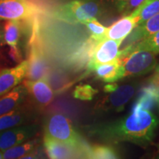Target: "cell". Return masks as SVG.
Returning <instances> with one entry per match:
<instances>
[{"instance_id":"1","label":"cell","mask_w":159,"mask_h":159,"mask_svg":"<svg viewBox=\"0 0 159 159\" xmlns=\"http://www.w3.org/2000/svg\"><path fill=\"white\" fill-rule=\"evenodd\" d=\"M41 20L36 27L40 45L49 62L63 70L77 72L87 69L99 41L85 25H71L51 18Z\"/></svg>"},{"instance_id":"2","label":"cell","mask_w":159,"mask_h":159,"mask_svg":"<svg viewBox=\"0 0 159 159\" xmlns=\"http://www.w3.org/2000/svg\"><path fill=\"white\" fill-rule=\"evenodd\" d=\"M158 125V119L150 110L133 108L128 116L95 125L90 133L105 142H128L146 147L153 140Z\"/></svg>"},{"instance_id":"3","label":"cell","mask_w":159,"mask_h":159,"mask_svg":"<svg viewBox=\"0 0 159 159\" xmlns=\"http://www.w3.org/2000/svg\"><path fill=\"white\" fill-rule=\"evenodd\" d=\"M102 11V4L99 0H71L48 10L45 15L63 22L77 25L97 18Z\"/></svg>"},{"instance_id":"4","label":"cell","mask_w":159,"mask_h":159,"mask_svg":"<svg viewBox=\"0 0 159 159\" xmlns=\"http://www.w3.org/2000/svg\"><path fill=\"white\" fill-rule=\"evenodd\" d=\"M156 54L148 49H137L128 44L119 52L121 63V79L141 76L148 74L156 68Z\"/></svg>"},{"instance_id":"5","label":"cell","mask_w":159,"mask_h":159,"mask_svg":"<svg viewBox=\"0 0 159 159\" xmlns=\"http://www.w3.org/2000/svg\"><path fill=\"white\" fill-rule=\"evenodd\" d=\"M44 136L80 149L84 153L89 148L87 144L73 126L72 122L68 117L60 114H52L46 119L44 122Z\"/></svg>"},{"instance_id":"6","label":"cell","mask_w":159,"mask_h":159,"mask_svg":"<svg viewBox=\"0 0 159 159\" xmlns=\"http://www.w3.org/2000/svg\"><path fill=\"white\" fill-rule=\"evenodd\" d=\"M47 11L37 0H0V20L30 21Z\"/></svg>"},{"instance_id":"7","label":"cell","mask_w":159,"mask_h":159,"mask_svg":"<svg viewBox=\"0 0 159 159\" xmlns=\"http://www.w3.org/2000/svg\"><path fill=\"white\" fill-rule=\"evenodd\" d=\"M29 46V55L27 59L28 67L26 80H38L48 78L51 71V63L40 45L35 30H32Z\"/></svg>"},{"instance_id":"8","label":"cell","mask_w":159,"mask_h":159,"mask_svg":"<svg viewBox=\"0 0 159 159\" xmlns=\"http://www.w3.org/2000/svg\"><path fill=\"white\" fill-rule=\"evenodd\" d=\"M136 85L126 84L118 86L116 90L109 92V94L102 99L97 105L96 110L100 111H114L120 112L125 105L134 97L136 92Z\"/></svg>"},{"instance_id":"9","label":"cell","mask_w":159,"mask_h":159,"mask_svg":"<svg viewBox=\"0 0 159 159\" xmlns=\"http://www.w3.org/2000/svg\"><path fill=\"white\" fill-rule=\"evenodd\" d=\"M122 41V40L110 39H105L99 41L87 66L88 71H94L98 66L111 62L118 58L120 52L119 50V47Z\"/></svg>"},{"instance_id":"10","label":"cell","mask_w":159,"mask_h":159,"mask_svg":"<svg viewBox=\"0 0 159 159\" xmlns=\"http://www.w3.org/2000/svg\"><path fill=\"white\" fill-rule=\"evenodd\" d=\"M37 125H21L0 132V150L4 151L15 145L27 142L38 132Z\"/></svg>"},{"instance_id":"11","label":"cell","mask_w":159,"mask_h":159,"mask_svg":"<svg viewBox=\"0 0 159 159\" xmlns=\"http://www.w3.org/2000/svg\"><path fill=\"white\" fill-rule=\"evenodd\" d=\"M28 61H22L13 68L0 70V97L8 93L23 81L27 75Z\"/></svg>"},{"instance_id":"12","label":"cell","mask_w":159,"mask_h":159,"mask_svg":"<svg viewBox=\"0 0 159 159\" xmlns=\"http://www.w3.org/2000/svg\"><path fill=\"white\" fill-rule=\"evenodd\" d=\"M43 146L49 158H84V153L80 149L66 143L44 136Z\"/></svg>"},{"instance_id":"13","label":"cell","mask_w":159,"mask_h":159,"mask_svg":"<svg viewBox=\"0 0 159 159\" xmlns=\"http://www.w3.org/2000/svg\"><path fill=\"white\" fill-rule=\"evenodd\" d=\"M23 83L28 91L29 94H30L35 102L40 106H47L54 99L55 93L49 85L48 78L38 80H25Z\"/></svg>"},{"instance_id":"14","label":"cell","mask_w":159,"mask_h":159,"mask_svg":"<svg viewBox=\"0 0 159 159\" xmlns=\"http://www.w3.org/2000/svg\"><path fill=\"white\" fill-rule=\"evenodd\" d=\"M35 116L33 109L27 105H21L19 108L0 116V132L27 124Z\"/></svg>"},{"instance_id":"15","label":"cell","mask_w":159,"mask_h":159,"mask_svg":"<svg viewBox=\"0 0 159 159\" xmlns=\"http://www.w3.org/2000/svg\"><path fill=\"white\" fill-rule=\"evenodd\" d=\"M138 17L131 13L123 16L122 18L108 27L105 35V39L124 41L138 26Z\"/></svg>"},{"instance_id":"16","label":"cell","mask_w":159,"mask_h":159,"mask_svg":"<svg viewBox=\"0 0 159 159\" xmlns=\"http://www.w3.org/2000/svg\"><path fill=\"white\" fill-rule=\"evenodd\" d=\"M28 94V91L23 83L0 97V116L21 106Z\"/></svg>"},{"instance_id":"17","label":"cell","mask_w":159,"mask_h":159,"mask_svg":"<svg viewBox=\"0 0 159 159\" xmlns=\"http://www.w3.org/2000/svg\"><path fill=\"white\" fill-rule=\"evenodd\" d=\"M25 21L7 20L4 25L3 39L10 47H19L20 41L24 33Z\"/></svg>"},{"instance_id":"18","label":"cell","mask_w":159,"mask_h":159,"mask_svg":"<svg viewBox=\"0 0 159 159\" xmlns=\"http://www.w3.org/2000/svg\"><path fill=\"white\" fill-rule=\"evenodd\" d=\"M159 32V13L150 18L142 25H139L130 33L129 44L138 42Z\"/></svg>"},{"instance_id":"19","label":"cell","mask_w":159,"mask_h":159,"mask_svg":"<svg viewBox=\"0 0 159 159\" xmlns=\"http://www.w3.org/2000/svg\"><path fill=\"white\" fill-rule=\"evenodd\" d=\"M97 77L105 83H113L121 79V63L119 57L111 62L98 66L94 69Z\"/></svg>"},{"instance_id":"20","label":"cell","mask_w":159,"mask_h":159,"mask_svg":"<svg viewBox=\"0 0 159 159\" xmlns=\"http://www.w3.org/2000/svg\"><path fill=\"white\" fill-rule=\"evenodd\" d=\"M159 101V89L150 84L142 89L140 96L139 97L133 108L150 110L153 108Z\"/></svg>"},{"instance_id":"21","label":"cell","mask_w":159,"mask_h":159,"mask_svg":"<svg viewBox=\"0 0 159 159\" xmlns=\"http://www.w3.org/2000/svg\"><path fill=\"white\" fill-rule=\"evenodd\" d=\"M158 13L159 0H144L131 14L138 17V25H139Z\"/></svg>"},{"instance_id":"22","label":"cell","mask_w":159,"mask_h":159,"mask_svg":"<svg viewBox=\"0 0 159 159\" xmlns=\"http://www.w3.org/2000/svg\"><path fill=\"white\" fill-rule=\"evenodd\" d=\"M38 144L37 140H30L15 145L7 150L2 151L4 159L22 158L27 154L31 153L34 151Z\"/></svg>"},{"instance_id":"23","label":"cell","mask_w":159,"mask_h":159,"mask_svg":"<svg viewBox=\"0 0 159 159\" xmlns=\"http://www.w3.org/2000/svg\"><path fill=\"white\" fill-rule=\"evenodd\" d=\"M119 158V155L114 148L104 144L89 145L85 155V158L114 159Z\"/></svg>"},{"instance_id":"24","label":"cell","mask_w":159,"mask_h":159,"mask_svg":"<svg viewBox=\"0 0 159 159\" xmlns=\"http://www.w3.org/2000/svg\"><path fill=\"white\" fill-rule=\"evenodd\" d=\"M130 45L134 48L148 49L155 54H159V32Z\"/></svg>"},{"instance_id":"25","label":"cell","mask_w":159,"mask_h":159,"mask_svg":"<svg viewBox=\"0 0 159 159\" xmlns=\"http://www.w3.org/2000/svg\"><path fill=\"white\" fill-rule=\"evenodd\" d=\"M82 25L85 26L91 35L98 41L105 39V35L108 27H105L104 25H102L97 19V18H93V19L83 21Z\"/></svg>"},{"instance_id":"26","label":"cell","mask_w":159,"mask_h":159,"mask_svg":"<svg viewBox=\"0 0 159 159\" xmlns=\"http://www.w3.org/2000/svg\"><path fill=\"white\" fill-rule=\"evenodd\" d=\"M98 93V91L89 84H80L75 87L72 95L75 99L80 100H91L95 95Z\"/></svg>"},{"instance_id":"27","label":"cell","mask_w":159,"mask_h":159,"mask_svg":"<svg viewBox=\"0 0 159 159\" xmlns=\"http://www.w3.org/2000/svg\"><path fill=\"white\" fill-rule=\"evenodd\" d=\"M107 2L116 13L122 14L128 0H107Z\"/></svg>"},{"instance_id":"28","label":"cell","mask_w":159,"mask_h":159,"mask_svg":"<svg viewBox=\"0 0 159 159\" xmlns=\"http://www.w3.org/2000/svg\"><path fill=\"white\" fill-rule=\"evenodd\" d=\"M144 1V0H128V3H127L126 6H125L122 14L123 16L130 14V13H132L134 10H136Z\"/></svg>"},{"instance_id":"29","label":"cell","mask_w":159,"mask_h":159,"mask_svg":"<svg viewBox=\"0 0 159 159\" xmlns=\"http://www.w3.org/2000/svg\"><path fill=\"white\" fill-rule=\"evenodd\" d=\"M150 84L153 85L154 86L157 87L159 89V66L156 69V71H155L154 75L151 77Z\"/></svg>"},{"instance_id":"30","label":"cell","mask_w":159,"mask_h":159,"mask_svg":"<svg viewBox=\"0 0 159 159\" xmlns=\"http://www.w3.org/2000/svg\"><path fill=\"white\" fill-rule=\"evenodd\" d=\"M119 85L116 84V83H110L109 84H107L105 85L104 86V91L106 93H109V92H112V91H114L116 90V89L118 88Z\"/></svg>"},{"instance_id":"31","label":"cell","mask_w":159,"mask_h":159,"mask_svg":"<svg viewBox=\"0 0 159 159\" xmlns=\"http://www.w3.org/2000/svg\"><path fill=\"white\" fill-rule=\"evenodd\" d=\"M37 1H41V2H51L63 1V0H37Z\"/></svg>"},{"instance_id":"32","label":"cell","mask_w":159,"mask_h":159,"mask_svg":"<svg viewBox=\"0 0 159 159\" xmlns=\"http://www.w3.org/2000/svg\"><path fill=\"white\" fill-rule=\"evenodd\" d=\"M3 43H5V41H4V39H3V37L2 38L1 35H0V47H2V45L3 44Z\"/></svg>"},{"instance_id":"33","label":"cell","mask_w":159,"mask_h":159,"mask_svg":"<svg viewBox=\"0 0 159 159\" xmlns=\"http://www.w3.org/2000/svg\"><path fill=\"white\" fill-rule=\"evenodd\" d=\"M3 158V153L2 152V150H0V159H2Z\"/></svg>"},{"instance_id":"34","label":"cell","mask_w":159,"mask_h":159,"mask_svg":"<svg viewBox=\"0 0 159 159\" xmlns=\"http://www.w3.org/2000/svg\"><path fill=\"white\" fill-rule=\"evenodd\" d=\"M157 158H159V155H158V157H157Z\"/></svg>"}]
</instances>
